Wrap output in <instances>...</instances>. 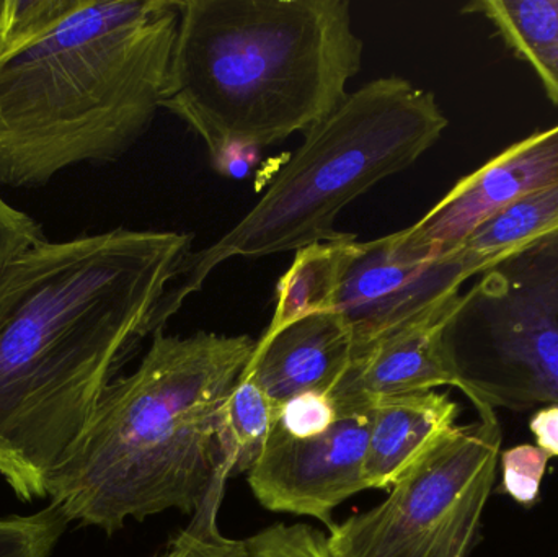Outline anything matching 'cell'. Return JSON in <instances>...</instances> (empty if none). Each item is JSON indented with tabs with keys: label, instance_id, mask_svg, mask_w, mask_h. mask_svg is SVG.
<instances>
[{
	"label": "cell",
	"instance_id": "cell-13",
	"mask_svg": "<svg viewBox=\"0 0 558 557\" xmlns=\"http://www.w3.org/2000/svg\"><path fill=\"white\" fill-rule=\"evenodd\" d=\"M459 405L448 395L413 392L371 405L364 480L367 489L392 487L410 467L456 427Z\"/></svg>",
	"mask_w": 558,
	"mask_h": 557
},
{
	"label": "cell",
	"instance_id": "cell-21",
	"mask_svg": "<svg viewBox=\"0 0 558 557\" xmlns=\"http://www.w3.org/2000/svg\"><path fill=\"white\" fill-rule=\"evenodd\" d=\"M550 455L537 445H518L501 451V484L498 493L508 494L514 502L530 507L539 499L541 484L549 467Z\"/></svg>",
	"mask_w": 558,
	"mask_h": 557
},
{
	"label": "cell",
	"instance_id": "cell-7",
	"mask_svg": "<svg viewBox=\"0 0 558 557\" xmlns=\"http://www.w3.org/2000/svg\"><path fill=\"white\" fill-rule=\"evenodd\" d=\"M526 268L517 277L495 268L468 293L495 363L494 375L469 386L474 408L558 405V258Z\"/></svg>",
	"mask_w": 558,
	"mask_h": 557
},
{
	"label": "cell",
	"instance_id": "cell-22",
	"mask_svg": "<svg viewBox=\"0 0 558 557\" xmlns=\"http://www.w3.org/2000/svg\"><path fill=\"white\" fill-rule=\"evenodd\" d=\"M252 557H331L327 536L312 526H268L247 540Z\"/></svg>",
	"mask_w": 558,
	"mask_h": 557
},
{
	"label": "cell",
	"instance_id": "cell-23",
	"mask_svg": "<svg viewBox=\"0 0 558 557\" xmlns=\"http://www.w3.org/2000/svg\"><path fill=\"white\" fill-rule=\"evenodd\" d=\"M338 421L330 396L308 391L282 402L278 427L295 440H308L327 434Z\"/></svg>",
	"mask_w": 558,
	"mask_h": 557
},
{
	"label": "cell",
	"instance_id": "cell-16",
	"mask_svg": "<svg viewBox=\"0 0 558 557\" xmlns=\"http://www.w3.org/2000/svg\"><path fill=\"white\" fill-rule=\"evenodd\" d=\"M464 10L484 15L497 28L558 107V0H477Z\"/></svg>",
	"mask_w": 558,
	"mask_h": 557
},
{
	"label": "cell",
	"instance_id": "cell-6",
	"mask_svg": "<svg viewBox=\"0 0 558 557\" xmlns=\"http://www.w3.org/2000/svg\"><path fill=\"white\" fill-rule=\"evenodd\" d=\"M475 409L477 421L442 435L384 502L331 526V557H471L504 441L495 409Z\"/></svg>",
	"mask_w": 558,
	"mask_h": 557
},
{
	"label": "cell",
	"instance_id": "cell-8",
	"mask_svg": "<svg viewBox=\"0 0 558 557\" xmlns=\"http://www.w3.org/2000/svg\"><path fill=\"white\" fill-rule=\"evenodd\" d=\"M471 278L458 252L433 251L409 229L350 245L331 311L354 340V356L386 334L435 311Z\"/></svg>",
	"mask_w": 558,
	"mask_h": 557
},
{
	"label": "cell",
	"instance_id": "cell-12",
	"mask_svg": "<svg viewBox=\"0 0 558 557\" xmlns=\"http://www.w3.org/2000/svg\"><path fill=\"white\" fill-rule=\"evenodd\" d=\"M354 359V340L340 314L322 311L258 339L242 376L282 404L308 391L330 396Z\"/></svg>",
	"mask_w": 558,
	"mask_h": 557
},
{
	"label": "cell",
	"instance_id": "cell-10",
	"mask_svg": "<svg viewBox=\"0 0 558 557\" xmlns=\"http://www.w3.org/2000/svg\"><path fill=\"white\" fill-rule=\"evenodd\" d=\"M554 186H558V124L531 134L459 180L407 229L413 241L446 254L508 206Z\"/></svg>",
	"mask_w": 558,
	"mask_h": 557
},
{
	"label": "cell",
	"instance_id": "cell-19",
	"mask_svg": "<svg viewBox=\"0 0 558 557\" xmlns=\"http://www.w3.org/2000/svg\"><path fill=\"white\" fill-rule=\"evenodd\" d=\"M43 241L41 225L0 195V330L15 306L20 258Z\"/></svg>",
	"mask_w": 558,
	"mask_h": 557
},
{
	"label": "cell",
	"instance_id": "cell-15",
	"mask_svg": "<svg viewBox=\"0 0 558 557\" xmlns=\"http://www.w3.org/2000/svg\"><path fill=\"white\" fill-rule=\"evenodd\" d=\"M354 239V234H343L295 252L291 267L279 278L274 317L260 339H270L311 314L331 311Z\"/></svg>",
	"mask_w": 558,
	"mask_h": 557
},
{
	"label": "cell",
	"instance_id": "cell-5",
	"mask_svg": "<svg viewBox=\"0 0 558 557\" xmlns=\"http://www.w3.org/2000/svg\"><path fill=\"white\" fill-rule=\"evenodd\" d=\"M432 92L399 75L351 92L343 104L304 134L267 192L218 241L190 251L160 301L150 336L163 330L213 271L232 258L298 252L338 239V215L354 199L432 149L448 128Z\"/></svg>",
	"mask_w": 558,
	"mask_h": 557
},
{
	"label": "cell",
	"instance_id": "cell-18",
	"mask_svg": "<svg viewBox=\"0 0 558 557\" xmlns=\"http://www.w3.org/2000/svg\"><path fill=\"white\" fill-rule=\"evenodd\" d=\"M231 473L219 464L218 474L193 513L192 522L156 557H252L247 540L228 538L218 525V513L226 494V483Z\"/></svg>",
	"mask_w": 558,
	"mask_h": 557
},
{
	"label": "cell",
	"instance_id": "cell-4",
	"mask_svg": "<svg viewBox=\"0 0 558 557\" xmlns=\"http://www.w3.org/2000/svg\"><path fill=\"white\" fill-rule=\"evenodd\" d=\"M347 0H185L163 110L205 143L275 146L330 117L363 65Z\"/></svg>",
	"mask_w": 558,
	"mask_h": 557
},
{
	"label": "cell",
	"instance_id": "cell-9",
	"mask_svg": "<svg viewBox=\"0 0 558 557\" xmlns=\"http://www.w3.org/2000/svg\"><path fill=\"white\" fill-rule=\"evenodd\" d=\"M369 427L371 409L338 415L327 434L308 440L275 428L260 460L248 471L252 493L265 509L312 517L331 529L333 510L367 489Z\"/></svg>",
	"mask_w": 558,
	"mask_h": 557
},
{
	"label": "cell",
	"instance_id": "cell-20",
	"mask_svg": "<svg viewBox=\"0 0 558 557\" xmlns=\"http://www.w3.org/2000/svg\"><path fill=\"white\" fill-rule=\"evenodd\" d=\"M69 523L54 504L29 517L0 519V557H49Z\"/></svg>",
	"mask_w": 558,
	"mask_h": 557
},
{
	"label": "cell",
	"instance_id": "cell-25",
	"mask_svg": "<svg viewBox=\"0 0 558 557\" xmlns=\"http://www.w3.org/2000/svg\"><path fill=\"white\" fill-rule=\"evenodd\" d=\"M531 434L536 437L537 447L558 457V405L550 404L539 409L530 421Z\"/></svg>",
	"mask_w": 558,
	"mask_h": 557
},
{
	"label": "cell",
	"instance_id": "cell-24",
	"mask_svg": "<svg viewBox=\"0 0 558 557\" xmlns=\"http://www.w3.org/2000/svg\"><path fill=\"white\" fill-rule=\"evenodd\" d=\"M260 150L248 144H229L213 157V169L231 179H245L251 173L252 167L260 159Z\"/></svg>",
	"mask_w": 558,
	"mask_h": 557
},
{
	"label": "cell",
	"instance_id": "cell-1",
	"mask_svg": "<svg viewBox=\"0 0 558 557\" xmlns=\"http://www.w3.org/2000/svg\"><path fill=\"white\" fill-rule=\"evenodd\" d=\"M192 244L186 232L117 228L46 239L20 258L0 330V476L19 499L48 496Z\"/></svg>",
	"mask_w": 558,
	"mask_h": 557
},
{
	"label": "cell",
	"instance_id": "cell-17",
	"mask_svg": "<svg viewBox=\"0 0 558 557\" xmlns=\"http://www.w3.org/2000/svg\"><path fill=\"white\" fill-rule=\"evenodd\" d=\"M281 404L254 379L241 376L222 408L218 428L219 464L231 473H245L260 460L279 424Z\"/></svg>",
	"mask_w": 558,
	"mask_h": 557
},
{
	"label": "cell",
	"instance_id": "cell-2",
	"mask_svg": "<svg viewBox=\"0 0 558 557\" xmlns=\"http://www.w3.org/2000/svg\"><path fill=\"white\" fill-rule=\"evenodd\" d=\"M179 0H0V186L120 159L162 108Z\"/></svg>",
	"mask_w": 558,
	"mask_h": 557
},
{
	"label": "cell",
	"instance_id": "cell-14",
	"mask_svg": "<svg viewBox=\"0 0 558 557\" xmlns=\"http://www.w3.org/2000/svg\"><path fill=\"white\" fill-rule=\"evenodd\" d=\"M558 238V186L508 206L458 249L469 275H484Z\"/></svg>",
	"mask_w": 558,
	"mask_h": 557
},
{
	"label": "cell",
	"instance_id": "cell-3",
	"mask_svg": "<svg viewBox=\"0 0 558 557\" xmlns=\"http://www.w3.org/2000/svg\"><path fill=\"white\" fill-rule=\"evenodd\" d=\"M255 347L251 336L154 334L52 474L51 504L69 522L107 533L166 510L195 513L218 474L222 408Z\"/></svg>",
	"mask_w": 558,
	"mask_h": 557
},
{
	"label": "cell",
	"instance_id": "cell-11",
	"mask_svg": "<svg viewBox=\"0 0 558 557\" xmlns=\"http://www.w3.org/2000/svg\"><path fill=\"white\" fill-rule=\"evenodd\" d=\"M462 303L464 294L459 293L361 350L331 391L338 415L369 411L379 399L433 391L439 386L462 391L464 382L445 337Z\"/></svg>",
	"mask_w": 558,
	"mask_h": 557
}]
</instances>
